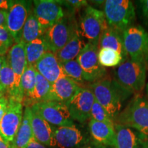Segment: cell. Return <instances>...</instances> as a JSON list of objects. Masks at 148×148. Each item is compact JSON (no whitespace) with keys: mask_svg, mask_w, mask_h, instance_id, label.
Returning a JSON list of instances; mask_svg holds the SVG:
<instances>
[{"mask_svg":"<svg viewBox=\"0 0 148 148\" xmlns=\"http://www.w3.org/2000/svg\"><path fill=\"white\" fill-rule=\"evenodd\" d=\"M30 107L25 108L21 125L13 142L11 143V145L16 148H25L34 138L30 121Z\"/></svg>","mask_w":148,"mask_h":148,"instance_id":"cell-23","label":"cell"},{"mask_svg":"<svg viewBox=\"0 0 148 148\" xmlns=\"http://www.w3.org/2000/svg\"><path fill=\"white\" fill-rule=\"evenodd\" d=\"M90 89L93 93L95 100L108 112L114 122L122 110L125 101L133 95L114 79L107 77L91 83Z\"/></svg>","mask_w":148,"mask_h":148,"instance_id":"cell-1","label":"cell"},{"mask_svg":"<svg viewBox=\"0 0 148 148\" xmlns=\"http://www.w3.org/2000/svg\"><path fill=\"white\" fill-rule=\"evenodd\" d=\"M95 97L90 88H82L66 103L72 119L84 123L90 119Z\"/></svg>","mask_w":148,"mask_h":148,"instance_id":"cell-11","label":"cell"},{"mask_svg":"<svg viewBox=\"0 0 148 148\" xmlns=\"http://www.w3.org/2000/svg\"><path fill=\"white\" fill-rule=\"evenodd\" d=\"M128 58L144 64L148 71V32L140 25H133L123 32Z\"/></svg>","mask_w":148,"mask_h":148,"instance_id":"cell-6","label":"cell"},{"mask_svg":"<svg viewBox=\"0 0 148 148\" xmlns=\"http://www.w3.org/2000/svg\"><path fill=\"white\" fill-rule=\"evenodd\" d=\"M14 1L10 0H0V10L8 11L10 10L12 5L14 4Z\"/></svg>","mask_w":148,"mask_h":148,"instance_id":"cell-36","label":"cell"},{"mask_svg":"<svg viewBox=\"0 0 148 148\" xmlns=\"http://www.w3.org/2000/svg\"><path fill=\"white\" fill-rule=\"evenodd\" d=\"M4 95H5V91L4 88L0 85V98L4 97Z\"/></svg>","mask_w":148,"mask_h":148,"instance_id":"cell-41","label":"cell"},{"mask_svg":"<svg viewBox=\"0 0 148 148\" xmlns=\"http://www.w3.org/2000/svg\"><path fill=\"white\" fill-rule=\"evenodd\" d=\"M47 51H49L43 36L25 44V52L27 65L34 66Z\"/></svg>","mask_w":148,"mask_h":148,"instance_id":"cell-26","label":"cell"},{"mask_svg":"<svg viewBox=\"0 0 148 148\" xmlns=\"http://www.w3.org/2000/svg\"><path fill=\"white\" fill-rule=\"evenodd\" d=\"M90 119L114 125V122L111 116L109 115L108 112L95 100L94 101L91 111H90Z\"/></svg>","mask_w":148,"mask_h":148,"instance_id":"cell-31","label":"cell"},{"mask_svg":"<svg viewBox=\"0 0 148 148\" xmlns=\"http://www.w3.org/2000/svg\"><path fill=\"white\" fill-rule=\"evenodd\" d=\"M0 85L4 88L6 97L12 98L22 103L16 92L14 72L9 65L6 57H5L0 72Z\"/></svg>","mask_w":148,"mask_h":148,"instance_id":"cell-24","label":"cell"},{"mask_svg":"<svg viewBox=\"0 0 148 148\" xmlns=\"http://www.w3.org/2000/svg\"><path fill=\"white\" fill-rule=\"evenodd\" d=\"M8 104V99L6 97L0 98V121L2 119L3 114H5L7 106Z\"/></svg>","mask_w":148,"mask_h":148,"instance_id":"cell-35","label":"cell"},{"mask_svg":"<svg viewBox=\"0 0 148 148\" xmlns=\"http://www.w3.org/2000/svg\"><path fill=\"white\" fill-rule=\"evenodd\" d=\"M7 15H8L7 11L0 10V27H6Z\"/></svg>","mask_w":148,"mask_h":148,"instance_id":"cell-38","label":"cell"},{"mask_svg":"<svg viewBox=\"0 0 148 148\" xmlns=\"http://www.w3.org/2000/svg\"><path fill=\"white\" fill-rule=\"evenodd\" d=\"M140 14H141L144 22L148 26V0H140L136 1Z\"/></svg>","mask_w":148,"mask_h":148,"instance_id":"cell-34","label":"cell"},{"mask_svg":"<svg viewBox=\"0 0 148 148\" xmlns=\"http://www.w3.org/2000/svg\"><path fill=\"white\" fill-rule=\"evenodd\" d=\"M9 65L14 72L15 86L20 100L23 102V94L21 89V79L25 67L27 65L25 52V44L22 42L14 43L6 56Z\"/></svg>","mask_w":148,"mask_h":148,"instance_id":"cell-14","label":"cell"},{"mask_svg":"<svg viewBox=\"0 0 148 148\" xmlns=\"http://www.w3.org/2000/svg\"><path fill=\"white\" fill-rule=\"evenodd\" d=\"M25 148H47V147H46L44 145H42V143H40L38 141H37L36 140H35L34 138H33Z\"/></svg>","mask_w":148,"mask_h":148,"instance_id":"cell-37","label":"cell"},{"mask_svg":"<svg viewBox=\"0 0 148 148\" xmlns=\"http://www.w3.org/2000/svg\"><path fill=\"white\" fill-rule=\"evenodd\" d=\"M98 48H110L121 53L125 61L128 59L123 42V32L109 26L108 24L103 29L99 38Z\"/></svg>","mask_w":148,"mask_h":148,"instance_id":"cell-21","label":"cell"},{"mask_svg":"<svg viewBox=\"0 0 148 148\" xmlns=\"http://www.w3.org/2000/svg\"><path fill=\"white\" fill-rule=\"evenodd\" d=\"M30 10V3L26 1H14L8 11L6 28L14 40V43L21 42L22 29Z\"/></svg>","mask_w":148,"mask_h":148,"instance_id":"cell-13","label":"cell"},{"mask_svg":"<svg viewBox=\"0 0 148 148\" xmlns=\"http://www.w3.org/2000/svg\"><path fill=\"white\" fill-rule=\"evenodd\" d=\"M82 87L70 77L64 76L51 84L49 101L66 103Z\"/></svg>","mask_w":148,"mask_h":148,"instance_id":"cell-17","label":"cell"},{"mask_svg":"<svg viewBox=\"0 0 148 148\" xmlns=\"http://www.w3.org/2000/svg\"><path fill=\"white\" fill-rule=\"evenodd\" d=\"M36 71L34 66L27 65L21 79V89L23 94V104L26 105L33 92L36 84Z\"/></svg>","mask_w":148,"mask_h":148,"instance_id":"cell-28","label":"cell"},{"mask_svg":"<svg viewBox=\"0 0 148 148\" xmlns=\"http://www.w3.org/2000/svg\"><path fill=\"white\" fill-rule=\"evenodd\" d=\"M53 147L74 148L84 143V136L75 125L53 128Z\"/></svg>","mask_w":148,"mask_h":148,"instance_id":"cell-15","label":"cell"},{"mask_svg":"<svg viewBox=\"0 0 148 148\" xmlns=\"http://www.w3.org/2000/svg\"><path fill=\"white\" fill-rule=\"evenodd\" d=\"M61 64L66 76L73 79L78 84L85 82L82 69L76 59Z\"/></svg>","mask_w":148,"mask_h":148,"instance_id":"cell-30","label":"cell"},{"mask_svg":"<svg viewBox=\"0 0 148 148\" xmlns=\"http://www.w3.org/2000/svg\"><path fill=\"white\" fill-rule=\"evenodd\" d=\"M30 108L49 124L58 127L75 125L65 103L46 101L35 103Z\"/></svg>","mask_w":148,"mask_h":148,"instance_id":"cell-9","label":"cell"},{"mask_svg":"<svg viewBox=\"0 0 148 148\" xmlns=\"http://www.w3.org/2000/svg\"><path fill=\"white\" fill-rule=\"evenodd\" d=\"M87 42L79 34L77 30L73 36L62 49L55 53L60 63L75 60L78 56Z\"/></svg>","mask_w":148,"mask_h":148,"instance_id":"cell-22","label":"cell"},{"mask_svg":"<svg viewBox=\"0 0 148 148\" xmlns=\"http://www.w3.org/2000/svg\"><path fill=\"white\" fill-rule=\"evenodd\" d=\"M14 44V40L5 27H0V56L4 55Z\"/></svg>","mask_w":148,"mask_h":148,"instance_id":"cell-32","label":"cell"},{"mask_svg":"<svg viewBox=\"0 0 148 148\" xmlns=\"http://www.w3.org/2000/svg\"><path fill=\"white\" fill-rule=\"evenodd\" d=\"M143 148H148V140H144Z\"/></svg>","mask_w":148,"mask_h":148,"instance_id":"cell-43","label":"cell"},{"mask_svg":"<svg viewBox=\"0 0 148 148\" xmlns=\"http://www.w3.org/2000/svg\"><path fill=\"white\" fill-rule=\"evenodd\" d=\"M115 141L111 148H143L144 139L137 132L123 125L114 124Z\"/></svg>","mask_w":148,"mask_h":148,"instance_id":"cell-20","label":"cell"},{"mask_svg":"<svg viewBox=\"0 0 148 148\" xmlns=\"http://www.w3.org/2000/svg\"><path fill=\"white\" fill-rule=\"evenodd\" d=\"M103 12L108 25L121 32L134 25L136 18L134 3L130 0L104 1Z\"/></svg>","mask_w":148,"mask_h":148,"instance_id":"cell-4","label":"cell"},{"mask_svg":"<svg viewBox=\"0 0 148 148\" xmlns=\"http://www.w3.org/2000/svg\"><path fill=\"white\" fill-rule=\"evenodd\" d=\"M114 124L130 127L148 140V99L134 95L114 120Z\"/></svg>","mask_w":148,"mask_h":148,"instance_id":"cell-2","label":"cell"},{"mask_svg":"<svg viewBox=\"0 0 148 148\" xmlns=\"http://www.w3.org/2000/svg\"><path fill=\"white\" fill-rule=\"evenodd\" d=\"M79 148H106V147H104V146L101 145H99V144L94 143L93 142V143H92V144H90V145L83 146V147H79Z\"/></svg>","mask_w":148,"mask_h":148,"instance_id":"cell-40","label":"cell"},{"mask_svg":"<svg viewBox=\"0 0 148 148\" xmlns=\"http://www.w3.org/2000/svg\"><path fill=\"white\" fill-rule=\"evenodd\" d=\"M0 148H11L10 144L7 143L1 136H0Z\"/></svg>","mask_w":148,"mask_h":148,"instance_id":"cell-39","label":"cell"},{"mask_svg":"<svg viewBox=\"0 0 148 148\" xmlns=\"http://www.w3.org/2000/svg\"><path fill=\"white\" fill-rule=\"evenodd\" d=\"M98 46L88 42L79 53L76 60L82 68L86 82L93 83L106 77V68L98 60Z\"/></svg>","mask_w":148,"mask_h":148,"instance_id":"cell-8","label":"cell"},{"mask_svg":"<svg viewBox=\"0 0 148 148\" xmlns=\"http://www.w3.org/2000/svg\"><path fill=\"white\" fill-rule=\"evenodd\" d=\"M8 99L7 109L0 121V136L7 143L11 144L13 142L23 119V103L12 98Z\"/></svg>","mask_w":148,"mask_h":148,"instance_id":"cell-10","label":"cell"},{"mask_svg":"<svg viewBox=\"0 0 148 148\" xmlns=\"http://www.w3.org/2000/svg\"><path fill=\"white\" fill-rule=\"evenodd\" d=\"M147 71L144 64L127 59L113 71L114 79L132 94H141L145 87Z\"/></svg>","mask_w":148,"mask_h":148,"instance_id":"cell-3","label":"cell"},{"mask_svg":"<svg viewBox=\"0 0 148 148\" xmlns=\"http://www.w3.org/2000/svg\"><path fill=\"white\" fill-rule=\"evenodd\" d=\"M5 57L4 56H0V72H1V67H2V64L3 62V60H4Z\"/></svg>","mask_w":148,"mask_h":148,"instance_id":"cell-42","label":"cell"},{"mask_svg":"<svg viewBox=\"0 0 148 148\" xmlns=\"http://www.w3.org/2000/svg\"><path fill=\"white\" fill-rule=\"evenodd\" d=\"M33 4V13L45 32L64 16L62 6L58 1L36 0Z\"/></svg>","mask_w":148,"mask_h":148,"instance_id":"cell-12","label":"cell"},{"mask_svg":"<svg viewBox=\"0 0 148 148\" xmlns=\"http://www.w3.org/2000/svg\"><path fill=\"white\" fill-rule=\"evenodd\" d=\"M98 60L103 67H116L125 62L121 53L110 48L99 49Z\"/></svg>","mask_w":148,"mask_h":148,"instance_id":"cell-29","label":"cell"},{"mask_svg":"<svg viewBox=\"0 0 148 148\" xmlns=\"http://www.w3.org/2000/svg\"><path fill=\"white\" fill-rule=\"evenodd\" d=\"M45 32V30L42 29L38 19L33 13V11H31L22 29L21 42L25 45L36 38L43 36Z\"/></svg>","mask_w":148,"mask_h":148,"instance_id":"cell-25","label":"cell"},{"mask_svg":"<svg viewBox=\"0 0 148 148\" xmlns=\"http://www.w3.org/2000/svg\"><path fill=\"white\" fill-rule=\"evenodd\" d=\"M107 25L103 11L87 5L83 9L77 24L79 34L88 42L98 46L103 29Z\"/></svg>","mask_w":148,"mask_h":148,"instance_id":"cell-7","label":"cell"},{"mask_svg":"<svg viewBox=\"0 0 148 148\" xmlns=\"http://www.w3.org/2000/svg\"><path fill=\"white\" fill-rule=\"evenodd\" d=\"M36 71L39 73L51 84H53L60 77L66 76L62 64L54 53L47 51L34 66Z\"/></svg>","mask_w":148,"mask_h":148,"instance_id":"cell-16","label":"cell"},{"mask_svg":"<svg viewBox=\"0 0 148 148\" xmlns=\"http://www.w3.org/2000/svg\"><path fill=\"white\" fill-rule=\"evenodd\" d=\"M30 121L34 139L42 145L53 147V130L50 124L32 109Z\"/></svg>","mask_w":148,"mask_h":148,"instance_id":"cell-19","label":"cell"},{"mask_svg":"<svg viewBox=\"0 0 148 148\" xmlns=\"http://www.w3.org/2000/svg\"><path fill=\"white\" fill-rule=\"evenodd\" d=\"M10 147H11V148H16V147H14L13 145H11V144H10Z\"/></svg>","mask_w":148,"mask_h":148,"instance_id":"cell-45","label":"cell"},{"mask_svg":"<svg viewBox=\"0 0 148 148\" xmlns=\"http://www.w3.org/2000/svg\"><path fill=\"white\" fill-rule=\"evenodd\" d=\"M145 90H146V94H147V97L148 99V82L147 83V84H146L145 86Z\"/></svg>","mask_w":148,"mask_h":148,"instance_id":"cell-44","label":"cell"},{"mask_svg":"<svg viewBox=\"0 0 148 148\" xmlns=\"http://www.w3.org/2000/svg\"><path fill=\"white\" fill-rule=\"evenodd\" d=\"M78 30L77 23L70 12L58 22L48 28L43 35L48 49L56 53L69 41L75 32Z\"/></svg>","mask_w":148,"mask_h":148,"instance_id":"cell-5","label":"cell"},{"mask_svg":"<svg viewBox=\"0 0 148 148\" xmlns=\"http://www.w3.org/2000/svg\"><path fill=\"white\" fill-rule=\"evenodd\" d=\"M88 130L94 143L104 146L106 148L113 147L115 141L114 125L90 119Z\"/></svg>","mask_w":148,"mask_h":148,"instance_id":"cell-18","label":"cell"},{"mask_svg":"<svg viewBox=\"0 0 148 148\" xmlns=\"http://www.w3.org/2000/svg\"><path fill=\"white\" fill-rule=\"evenodd\" d=\"M51 84L36 71V84L34 92L25 107H31L36 103L49 101Z\"/></svg>","mask_w":148,"mask_h":148,"instance_id":"cell-27","label":"cell"},{"mask_svg":"<svg viewBox=\"0 0 148 148\" xmlns=\"http://www.w3.org/2000/svg\"><path fill=\"white\" fill-rule=\"evenodd\" d=\"M58 2L62 5L65 6L70 12L77 11L81 8H84L87 6L88 2L85 0H66V1H58Z\"/></svg>","mask_w":148,"mask_h":148,"instance_id":"cell-33","label":"cell"}]
</instances>
